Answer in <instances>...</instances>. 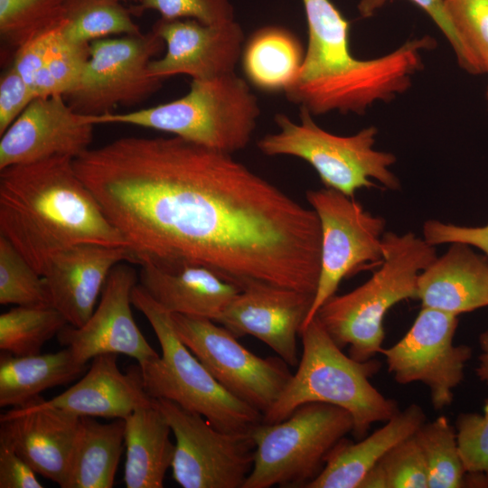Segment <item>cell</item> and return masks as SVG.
<instances>
[{"instance_id": "60d3db41", "label": "cell", "mask_w": 488, "mask_h": 488, "mask_svg": "<svg viewBox=\"0 0 488 488\" xmlns=\"http://www.w3.org/2000/svg\"><path fill=\"white\" fill-rule=\"evenodd\" d=\"M422 233L431 246L464 243L482 250L488 258V225L468 227L429 220L424 223Z\"/></svg>"}, {"instance_id": "1f68e13d", "label": "cell", "mask_w": 488, "mask_h": 488, "mask_svg": "<svg viewBox=\"0 0 488 488\" xmlns=\"http://www.w3.org/2000/svg\"><path fill=\"white\" fill-rule=\"evenodd\" d=\"M66 0H0L1 39L17 50L60 26Z\"/></svg>"}, {"instance_id": "d4e9b609", "label": "cell", "mask_w": 488, "mask_h": 488, "mask_svg": "<svg viewBox=\"0 0 488 488\" xmlns=\"http://www.w3.org/2000/svg\"><path fill=\"white\" fill-rule=\"evenodd\" d=\"M171 427L160 409L153 404L139 408L125 418L127 488H162L171 468L174 444Z\"/></svg>"}, {"instance_id": "8992f818", "label": "cell", "mask_w": 488, "mask_h": 488, "mask_svg": "<svg viewBox=\"0 0 488 488\" xmlns=\"http://www.w3.org/2000/svg\"><path fill=\"white\" fill-rule=\"evenodd\" d=\"M259 115L258 98L247 81L232 72L192 80L185 95L166 103L85 118L95 126L124 124L163 131L233 155L250 142Z\"/></svg>"}, {"instance_id": "7402d4cb", "label": "cell", "mask_w": 488, "mask_h": 488, "mask_svg": "<svg viewBox=\"0 0 488 488\" xmlns=\"http://www.w3.org/2000/svg\"><path fill=\"white\" fill-rule=\"evenodd\" d=\"M417 298L422 307L457 316L488 306V259L467 244L451 243L420 272Z\"/></svg>"}, {"instance_id": "277c9868", "label": "cell", "mask_w": 488, "mask_h": 488, "mask_svg": "<svg viewBox=\"0 0 488 488\" xmlns=\"http://www.w3.org/2000/svg\"><path fill=\"white\" fill-rule=\"evenodd\" d=\"M299 334L303 352L298 368L263 415V423L280 422L303 404L324 402L351 414L352 434L360 440L374 423H385L399 411L398 402L370 381L381 367L379 361H358L344 354L316 315Z\"/></svg>"}, {"instance_id": "7bdbcfd3", "label": "cell", "mask_w": 488, "mask_h": 488, "mask_svg": "<svg viewBox=\"0 0 488 488\" xmlns=\"http://www.w3.org/2000/svg\"><path fill=\"white\" fill-rule=\"evenodd\" d=\"M36 474L11 446L0 443V488H42Z\"/></svg>"}, {"instance_id": "f546056e", "label": "cell", "mask_w": 488, "mask_h": 488, "mask_svg": "<svg viewBox=\"0 0 488 488\" xmlns=\"http://www.w3.org/2000/svg\"><path fill=\"white\" fill-rule=\"evenodd\" d=\"M68 323L52 305L21 306L0 315V349L14 356L41 352Z\"/></svg>"}, {"instance_id": "484cf974", "label": "cell", "mask_w": 488, "mask_h": 488, "mask_svg": "<svg viewBox=\"0 0 488 488\" xmlns=\"http://www.w3.org/2000/svg\"><path fill=\"white\" fill-rule=\"evenodd\" d=\"M86 369L73 352L65 347L56 352L0 356V407L22 408L44 390L65 385Z\"/></svg>"}, {"instance_id": "44dd1931", "label": "cell", "mask_w": 488, "mask_h": 488, "mask_svg": "<svg viewBox=\"0 0 488 488\" xmlns=\"http://www.w3.org/2000/svg\"><path fill=\"white\" fill-rule=\"evenodd\" d=\"M117 354L92 359L87 373L66 391L39 404L79 417L125 419L139 408L153 404L145 389L139 365L126 373L117 363Z\"/></svg>"}, {"instance_id": "c3c4849f", "label": "cell", "mask_w": 488, "mask_h": 488, "mask_svg": "<svg viewBox=\"0 0 488 488\" xmlns=\"http://www.w3.org/2000/svg\"><path fill=\"white\" fill-rule=\"evenodd\" d=\"M487 73H488V70H487ZM486 99H487V104H488V87H487V92H486Z\"/></svg>"}, {"instance_id": "f35d334b", "label": "cell", "mask_w": 488, "mask_h": 488, "mask_svg": "<svg viewBox=\"0 0 488 488\" xmlns=\"http://www.w3.org/2000/svg\"><path fill=\"white\" fill-rule=\"evenodd\" d=\"M455 428L465 472H483L488 475V399L484 402L483 415L460 413Z\"/></svg>"}, {"instance_id": "ab89813d", "label": "cell", "mask_w": 488, "mask_h": 488, "mask_svg": "<svg viewBox=\"0 0 488 488\" xmlns=\"http://www.w3.org/2000/svg\"><path fill=\"white\" fill-rule=\"evenodd\" d=\"M36 98L13 64L0 78V136Z\"/></svg>"}, {"instance_id": "6da1fadb", "label": "cell", "mask_w": 488, "mask_h": 488, "mask_svg": "<svg viewBox=\"0 0 488 488\" xmlns=\"http://www.w3.org/2000/svg\"><path fill=\"white\" fill-rule=\"evenodd\" d=\"M133 263L205 267L242 289L265 283L314 295L317 214L232 154L178 136H127L73 161Z\"/></svg>"}, {"instance_id": "e575fe53", "label": "cell", "mask_w": 488, "mask_h": 488, "mask_svg": "<svg viewBox=\"0 0 488 488\" xmlns=\"http://www.w3.org/2000/svg\"><path fill=\"white\" fill-rule=\"evenodd\" d=\"M129 10L133 15L153 10L164 20L193 19L210 25L235 20L230 0H140Z\"/></svg>"}, {"instance_id": "30bf717a", "label": "cell", "mask_w": 488, "mask_h": 488, "mask_svg": "<svg viewBox=\"0 0 488 488\" xmlns=\"http://www.w3.org/2000/svg\"><path fill=\"white\" fill-rule=\"evenodd\" d=\"M308 203L321 227V268L314 299L301 328L337 291L342 280L383 259L385 220L353 197L330 188L309 190Z\"/></svg>"}, {"instance_id": "9a60e30c", "label": "cell", "mask_w": 488, "mask_h": 488, "mask_svg": "<svg viewBox=\"0 0 488 488\" xmlns=\"http://www.w3.org/2000/svg\"><path fill=\"white\" fill-rule=\"evenodd\" d=\"M137 279L132 267L124 262L115 266L90 317L80 327L65 325L57 335L60 343L86 364L105 353L124 354L138 364L158 356L133 317L131 294Z\"/></svg>"}, {"instance_id": "7dc6e473", "label": "cell", "mask_w": 488, "mask_h": 488, "mask_svg": "<svg viewBox=\"0 0 488 488\" xmlns=\"http://www.w3.org/2000/svg\"><path fill=\"white\" fill-rule=\"evenodd\" d=\"M117 1H119V2H124V1H134V2H136V3H137V2H139L140 0H117Z\"/></svg>"}, {"instance_id": "f1b7e54d", "label": "cell", "mask_w": 488, "mask_h": 488, "mask_svg": "<svg viewBox=\"0 0 488 488\" xmlns=\"http://www.w3.org/2000/svg\"><path fill=\"white\" fill-rule=\"evenodd\" d=\"M132 15L117 0H66L59 29L66 39L77 43L114 34H141Z\"/></svg>"}, {"instance_id": "3957f363", "label": "cell", "mask_w": 488, "mask_h": 488, "mask_svg": "<svg viewBox=\"0 0 488 488\" xmlns=\"http://www.w3.org/2000/svg\"><path fill=\"white\" fill-rule=\"evenodd\" d=\"M307 46L300 71L284 92L286 99L318 116L363 114L378 102L407 91L422 68V53L434 47L429 36L407 41L373 59L356 58L350 48V23L331 0H302Z\"/></svg>"}, {"instance_id": "8fae6325", "label": "cell", "mask_w": 488, "mask_h": 488, "mask_svg": "<svg viewBox=\"0 0 488 488\" xmlns=\"http://www.w3.org/2000/svg\"><path fill=\"white\" fill-rule=\"evenodd\" d=\"M174 436L172 472L183 488H243L255 458L252 431L226 432L178 404L153 399Z\"/></svg>"}, {"instance_id": "603a6c76", "label": "cell", "mask_w": 488, "mask_h": 488, "mask_svg": "<svg viewBox=\"0 0 488 488\" xmlns=\"http://www.w3.org/2000/svg\"><path fill=\"white\" fill-rule=\"evenodd\" d=\"M139 285L171 314L211 319L220 317L240 287L202 266L166 270L141 265Z\"/></svg>"}, {"instance_id": "5b68a950", "label": "cell", "mask_w": 488, "mask_h": 488, "mask_svg": "<svg viewBox=\"0 0 488 488\" xmlns=\"http://www.w3.org/2000/svg\"><path fill=\"white\" fill-rule=\"evenodd\" d=\"M383 259L365 283L343 295H333L316 316L332 339L358 361L380 352L385 337L384 318L398 303L417 298L420 272L436 258L435 246L413 232H385Z\"/></svg>"}, {"instance_id": "f6af8a7d", "label": "cell", "mask_w": 488, "mask_h": 488, "mask_svg": "<svg viewBox=\"0 0 488 488\" xmlns=\"http://www.w3.org/2000/svg\"><path fill=\"white\" fill-rule=\"evenodd\" d=\"M359 488H387L386 478L379 464L367 473Z\"/></svg>"}, {"instance_id": "cb8c5ba5", "label": "cell", "mask_w": 488, "mask_h": 488, "mask_svg": "<svg viewBox=\"0 0 488 488\" xmlns=\"http://www.w3.org/2000/svg\"><path fill=\"white\" fill-rule=\"evenodd\" d=\"M426 422L420 406L410 404L358 442L343 438L329 453L320 474L306 488H359L367 473L396 445Z\"/></svg>"}, {"instance_id": "b9f144b4", "label": "cell", "mask_w": 488, "mask_h": 488, "mask_svg": "<svg viewBox=\"0 0 488 488\" xmlns=\"http://www.w3.org/2000/svg\"><path fill=\"white\" fill-rule=\"evenodd\" d=\"M56 29L30 40L15 50L12 64L33 90L36 78L47 58Z\"/></svg>"}, {"instance_id": "bcb514c9", "label": "cell", "mask_w": 488, "mask_h": 488, "mask_svg": "<svg viewBox=\"0 0 488 488\" xmlns=\"http://www.w3.org/2000/svg\"><path fill=\"white\" fill-rule=\"evenodd\" d=\"M462 487L488 488V475L483 472L465 473Z\"/></svg>"}, {"instance_id": "2e32d148", "label": "cell", "mask_w": 488, "mask_h": 488, "mask_svg": "<svg viewBox=\"0 0 488 488\" xmlns=\"http://www.w3.org/2000/svg\"><path fill=\"white\" fill-rule=\"evenodd\" d=\"M94 124L63 96L35 98L0 136V170L51 158H76L90 148Z\"/></svg>"}, {"instance_id": "ba28073f", "label": "cell", "mask_w": 488, "mask_h": 488, "mask_svg": "<svg viewBox=\"0 0 488 488\" xmlns=\"http://www.w3.org/2000/svg\"><path fill=\"white\" fill-rule=\"evenodd\" d=\"M312 114L300 108V122L277 113L278 131L261 137L257 146L267 156L290 155L307 162L324 187L353 197L362 188L399 190L400 183L390 167L396 156L374 148L378 129L367 127L352 136H338L319 127Z\"/></svg>"}, {"instance_id": "d6a6232c", "label": "cell", "mask_w": 488, "mask_h": 488, "mask_svg": "<svg viewBox=\"0 0 488 488\" xmlns=\"http://www.w3.org/2000/svg\"><path fill=\"white\" fill-rule=\"evenodd\" d=\"M90 43L66 39L54 31L45 62L33 87L37 97L65 96L79 82L89 57Z\"/></svg>"}, {"instance_id": "e0dca14e", "label": "cell", "mask_w": 488, "mask_h": 488, "mask_svg": "<svg viewBox=\"0 0 488 488\" xmlns=\"http://www.w3.org/2000/svg\"><path fill=\"white\" fill-rule=\"evenodd\" d=\"M152 30L164 41L165 52L153 59L148 70L162 80L179 74L206 80L235 72L244 47V32L235 20L210 25L160 18Z\"/></svg>"}, {"instance_id": "d6986e66", "label": "cell", "mask_w": 488, "mask_h": 488, "mask_svg": "<svg viewBox=\"0 0 488 488\" xmlns=\"http://www.w3.org/2000/svg\"><path fill=\"white\" fill-rule=\"evenodd\" d=\"M42 397L0 417V443L37 474L67 488L80 417L39 404Z\"/></svg>"}, {"instance_id": "83f0119b", "label": "cell", "mask_w": 488, "mask_h": 488, "mask_svg": "<svg viewBox=\"0 0 488 488\" xmlns=\"http://www.w3.org/2000/svg\"><path fill=\"white\" fill-rule=\"evenodd\" d=\"M125 419L80 417L67 488H111L122 455Z\"/></svg>"}, {"instance_id": "ac0fdd59", "label": "cell", "mask_w": 488, "mask_h": 488, "mask_svg": "<svg viewBox=\"0 0 488 488\" xmlns=\"http://www.w3.org/2000/svg\"><path fill=\"white\" fill-rule=\"evenodd\" d=\"M314 295L265 283H251L224 309L216 323L237 338L252 335L288 365L298 362L296 336Z\"/></svg>"}, {"instance_id": "7c38bea8", "label": "cell", "mask_w": 488, "mask_h": 488, "mask_svg": "<svg viewBox=\"0 0 488 488\" xmlns=\"http://www.w3.org/2000/svg\"><path fill=\"white\" fill-rule=\"evenodd\" d=\"M164 45L153 30L91 42L81 77L64 99L84 116H99L117 106L143 101L162 86L163 80L153 76L148 65Z\"/></svg>"}, {"instance_id": "4fadbf2b", "label": "cell", "mask_w": 488, "mask_h": 488, "mask_svg": "<svg viewBox=\"0 0 488 488\" xmlns=\"http://www.w3.org/2000/svg\"><path fill=\"white\" fill-rule=\"evenodd\" d=\"M171 317L180 339L229 392L263 415L274 405L292 377L283 359L255 355L211 319Z\"/></svg>"}, {"instance_id": "4316f807", "label": "cell", "mask_w": 488, "mask_h": 488, "mask_svg": "<svg viewBox=\"0 0 488 488\" xmlns=\"http://www.w3.org/2000/svg\"><path fill=\"white\" fill-rule=\"evenodd\" d=\"M305 50L291 31L277 25L258 29L243 47L244 72L251 84L264 91L285 92L296 80Z\"/></svg>"}, {"instance_id": "ffe728a7", "label": "cell", "mask_w": 488, "mask_h": 488, "mask_svg": "<svg viewBox=\"0 0 488 488\" xmlns=\"http://www.w3.org/2000/svg\"><path fill=\"white\" fill-rule=\"evenodd\" d=\"M133 263L127 247L80 244L55 256L43 277L50 304L68 324L83 325L94 312L112 268Z\"/></svg>"}, {"instance_id": "4dcf8cb0", "label": "cell", "mask_w": 488, "mask_h": 488, "mask_svg": "<svg viewBox=\"0 0 488 488\" xmlns=\"http://www.w3.org/2000/svg\"><path fill=\"white\" fill-rule=\"evenodd\" d=\"M423 453L428 474V488H459L465 469L456 432L445 416L424 423L414 434Z\"/></svg>"}, {"instance_id": "836d02e7", "label": "cell", "mask_w": 488, "mask_h": 488, "mask_svg": "<svg viewBox=\"0 0 488 488\" xmlns=\"http://www.w3.org/2000/svg\"><path fill=\"white\" fill-rule=\"evenodd\" d=\"M0 304L51 305L43 277L0 235Z\"/></svg>"}, {"instance_id": "ee69618b", "label": "cell", "mask_w": 488, "mask_h": 488, "mask_svg": "<svg viewBox=\"0 0 488 488\" xmlns=\"http://www.w3.org/2000/svg\"><path fill=\"white\" fill-rule=\"evenodd\" d=\"M479 343L482 352L476 368V375L488 385V330L481 333Z\"/></svg>"}, {"instance_id": "52a82bcc", "label": "cell", "mask_w": 488, "mask_h": 488, "mask_svg": "<svg viewBox=\"0 0 488 488\" xmlns=\"http://www.w3.org/2000/svg\"><path fill=\"white\" fill-rule=\"evenodd\" d=\"M132 305L150 323L162 354L138 364L143 384L152 399L173 401L202 416L226 432H249L263 421V414L229 392L177 335L171 313L137 285Z\"/></svg>"}, {"instance_id": "74e56055", "label": "cell", "mask_w": 488, "mask_h": 488, "mask_svg": "<svg viewBox=\"0 0 488 488\" xmlns=\"http://www.w3.org/2000/svg\"><path fill=\"white\" fill-rule=\"evenodd\" d=\"M388 1L389 0H359L358 12L363 18L371 17ZM411 1L424 10L442 31L443 34L450 43L458 63L464 70L472 74H481L484 72L481 63L457 32L444 0Z\"/></svg>"}, {"instance_id": "d590c367", "label": "cell", "mask_w": 488, "mask_h": 488, "mask_svg": "<svg viewBox=\"0 0 488 488\" xmlns=\"http://www.w3.org/2000/svg\"><path fill=\"white\" fill-rule=\"evenodd\" d=\"M378 464L387 488H428L426 461L414 435L392 447Z\"/></svg>"}, {"instance_id": "7a4b0ae2", "label": "cell", "mask_w": 488, "mask_h": 488, "mask_svg": "<svg viewBox=\"0 0 488 488\" xmlns=\"http://www.w3.org/2000/svg\"><path fill=\"white\" fill-rule=\"evenodd\" d=\"M73 160L60 155L0 170V235L41 276L55 256L73 246L127 247Z\"/></svg>"}, {"instance_id": "8d00e7d4", "label": "cell", "mask_w": 488, "mask_h": 488, "mask_svg": "<svg viewBox=\"0 0 488 488\" xmlns=\"http://www.w3.org/2000/svg\"><path fill=\"white\" fill-rule=\"evenodd\" d=\"M461 38L488 70V0H444Z\"/></svg>"}, {"instance_id": "5bb4252c", "label": "cell", "mask_w": 488, "mask_h": 488, "mask_svg": "<svg viewBox=\"0 0 488 488\" xmlns=\"http://www.w3.org/2000/svg\"><path fill=\"white\" fill-rule=\"evenodd\" d=\"M457 325V315L422 307L406 334L380 352L399 384L421 382L428 388L436 409L451 405L453 389L463 381L472 357L470 346L454 344Z\"/></svg>"}, {"instance_id": "9c48e42d", "label": "cell", "mask_w": 488, "mask_h": 488, "mask_svg": "<svg viewBox=\"0 0 488 488\" xmlns=\"http://www.w3.org/2000/svg\"><path fill=\"white\" fill-rule=\"evenodd\" d=\"M352 428L347 410L324 402L303 404L280 422L260 423L252 431L255 458L243 488L305 487Z\"/></svg>"}]
</instances>
